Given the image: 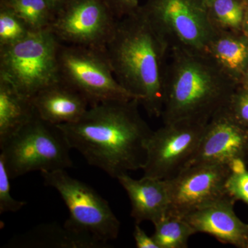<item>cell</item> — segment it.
Masks as SVG:
<instances>
[{"label":"cell","instance_id":"6da1fadb","mask_svg":"<svg viewBox=\"0 0 248 248\" xmlns=\"http://www.w3.org/2000/svg\"><path fill=\"white\" fill-rule=\"evenodd\" d=\"M140 104L135 99L99 103L77 122L58 126L88 164L117 179L146 164V145L154 130L140 115Z\"/></svg>","mask_w":248,"mask_h":248},{"label":"cell","instance_id":"7a4b0ae2","mask_svg":"<svg viewBox=\"0 0 248 248\" xmlns=\"http://www.w3.org/2000/svg\"><path fill=\"white\" fill-rule=\"evenodd\" d=\"M164 124H207L228 107L237 91L234 73L210 50L168 48L163 67Z\"/></svg>","mask_w":248,"mask_h":248},{"label":"cell","instance_id":"3957f363","mask_svg":"<svg viewBox=\"0 0 248 248\" xmlns=\"http://www.w3.org/2000/svg\"><path fill=\"white\" fill-rule=\"evenodd\" d=\"M169 48L140 7L118 19L105 46L116 79L150 117H161L163 67Z\"/></svg>","mask_w":248,"mask_h":248},{"label":"cell","instance_id":"277c9868","mask_svg":"<svg viewBox=\"0 0 248 248\" xmlns=\"http://www.w3.org/2000/svg\"><path fill=\"white\" fill-rule=\"evenodd\" d=\"M60 41L50 28L33 31L17 43L0 47V78L32 98L61 81Z\"/></svg>","mask_w":248,"mask_h":248},{"label":"cell","instance_id":"5b68a950","mask_svg":"<svg viewBox=\"0 0 248 248\" xmlns=\"http://www.w3.org/2000/svg\"><path fill=\"white\" fill-rule=\"evenodd\" d=\"M0 156L11 179L33 171H55L73 166L72 148L63 130L37 115L0 143Z\"/></svg>","mask_w":248,"mask_h":248},{"label":"cell","instance_id":"8992f818","mask_svg":"<svg viewBox=\"0 0 248 248\" xmlns=\"http://www.w3.org/2000/svg\"><path fill=\"white\" fill-rule=\"evenodd\" d=\"M140 9L169 48L210 50L221 32L206 0H147Z\"/></svg>","mask_w":248,"mask_h":248},{"label":"cell","instance_id":"52a82bcc","mask_svg":"<svg viewBox=\"0 0 248 248\" xmlns=\"http://www.w3.org/2000/svg\"><path fill=\"white\" fill-rule=\"evenodd\" d=\"M40 172L46 185L58 191L68 208L69 217L63 226L108 248V242L118 237L121 223L108 201L66 170Z\"/></svg>","mask_w":248,"mask_h":248},{"label":"cell","instance_id":"ba28073f","mask_svg":"<svg viewBox=\"0 0 248 248\" xmlns=\"http://www.w3.org/2000/svg\"><path fill=\"white\" fill-rule=\"evenodd\" d=\"M59 68L61 81L84 96L90 106L134 99L116 79L105 49L61 45Z\"/></svg>","mask_w":248,"mask_h":248},{"label":"cell","instance_id":"9c48e42d","mask_svg":"<svg viewBox=\"0 0 248 248\" xmlns=\"http://www.w3.org/2000/svg\"><path fill=\"white\" fill-rule=\"evenodd\" d=\"M206 125L181 121L153 131L146 145L143 176L169 180L177 175L193 158Z\"/></svg>","mask_w":248,"mask_h":248},{"label":"cell","instance_id":"30bf717a","mask_svg":"<svg viewBox=\"0 0 248 248\" xmlns=\"http://www.w3.org/2000/svg\"><path fill=\"white\" fill-rule=\"evenodd\" d=\"M117 20L106 0H69L49 28L60 42L105 49Z\"/></svg>","mask_w":248,"mask_h":248},{"label":"cell","instance_id":"8fae6325","mask_svg":"<svg viewBox=\"0 0 248 248\" xmlns=\"http://www.w3.org/2000/svg\"><path fill=\"white\" fill-rule=\"evenodd\" d=\"M231 170L229 165H192L166 180L169 196L167 215L184 218L229 197L226 184Z\"/></svg>","mask_w":248,"mask_h":248},{"label":"cell","instance_id":"7c38bea8","mask_svg":"<svg viewBox=\"0 0 248 248\" xmlns=\"http://www.w3.org/2000/svg\"><path fill=\"white\" fill-rule=\"evenodd\" d=\"M248 152V130L224 108L205 125L198 148L187 167L200 164L231 166L236 161L246 162Z\"/></svg>","mask_w":248,"mask_h":248},{"label":"cell","instance_id":"4fadbf2b","mask_svg":"<svg viewBox=\"0 0 248 248\" xmlns=\"http://www.w3.org/2000/svg\"><path fill=\"white\" fill-rule=\"evenodd\" d=\"M231 197L210 204L184 217L196 232L205 233L222 244L248 248V224L236 216Z\"/></svg>","mask_w":248,"mask_h":248},{"label":"cell","instance_id":"5bb4252c","mask_svg":"<svg viewBox=\"0 0 248 248\" xmlns=\"http://www.w3.org/2000/svg\"><path fill=\"white\" fill-rule=\"evenodd\" d=\"M127 192L131 204L130 215L135 223H157L167 215L169 196L166 180L144 177L135 179L128 173L117 178Z\"/></svg>","mask_w":248,"mask_h":248},{"label":"cell","instance_id":"9a60e30c","mask_svg":"<svg viewBox=\"0 0 248 248\" xmlns=\"http://www.w3.org/2000/svg\"><path fill=\"white\" fill-rule=\"evenodd\" d=\"M31 100L37 116L55 125L77 122L90 107L84 96L61 81L42 90Z\"/></svg>","mask_w":248,"mask_h":248},{"label":"cell","instance_id":"2e32d148","mask_svg":"<svg viewBox=\"0 0 248 248\" xmlns=\"http://www.w3.org/2000/svg\"><path fill=\"white\" fill-rule=\"evenodd\" d=\"M9 246L18 248H104V245L80 236L58 224H42L11 240Z\"/></svg>","mask_w":248,"mask_h":248},{"label":"cell","instance_id":"e0dca14e","mask_svg":"<svg viewBox=\"0 0 248 248\" xmlns=\"http://www.w3.org/2000/svg\"><path fill=\"white\" fill-rule=\"evenodd\" d=\"M36 115L31 98L23 95L9 81L0 78V143Z\"/></svg>","mask_w":248,"mask_h":248},{"label":"cell","instance_id":"ac0fdd59","mask_svg":"<svg viewBox=\"0 0 248 248\" xmlns=\"http://www.w3.org/2000/svg\"><path fill=\"white\" fill-rule=\"evenodd\" d=\"M0 4L14 11L32 31L48 29L56 15L46 0H0Z\"/></svg>","mask_w":248,"mask_h":248},{"label":"cell","instance_id":"d6986e66","mask_svg":"<svg viewBox=\"0 0 248 248\" xmlns=\"http://www.w3.org/2000/svg\"><path fill=\"white\" fill-rule=\"evenodd\" d=\"M155 226L153 238L159 248H186L196 231L185 218L166 215Z\"/></svg>","mask_w":248,"mask_h":248},{"label":"cell","instance_id":"ffe728a7","mask_svg":"<svg viewBox=\"0 0 248 248\" xmlns=\"http://www.w3.org/2000/svg\"><path fill=\"white\" fill-rule=\"evenodd\" d=\"M223 35L221 31L210 50L227 69L234 74L244 67L247 60V46L241 41Z\"/></svg>","mask_w":248,"mask_h":248},{"label":"cell","instance_id":"44dd1931","mask_svg":"<svg viewBox=\"0 0 248 248\" xmlns=\"http://www.w3.org/2000/svg\"><path fill=\"white\" fill-rule=\"evenodd\" d=\"M32 31L14 11L0 4V47L17 43Z\"/></svg>","mask_w":248,"mask_h":248},{"label":"cell","instance_id":"7402d4cb","mask_svg":"<svg viewBox=\"0 0 248 248\" xmlns=\"http://www.w3.org/2000/svg\"><path fill=\"white\" fill-rule=\"evenodd\" d=\"M209 9L217 25L236 29L242 24L244 9L240 0H210Z\"/></svg>","mask_w":248,"mask_h":248},{"label":"cell","instance_id":"603a6c76","mask_svg":"<svg viewBox=\"0 0 248 248\" xmlns=\"http://www.w3.org/2000/svg\"><path fill=\"white\" fill-rule=\"evenodd\" d=\"M231 172L227 179V194L234 201H241L248 205V169L247 164L238 161L231 166Z\"/></svg>","mask_w":248,"mask_h":248},{"label":"cell","instance_id":"cb8c5ba5","mask_svg":"<svg viewBox=\"0 0 248 248\" xmlns=\"http://www.w3.org/2000/svg\"><path fill=\"white\" fill-rule=\"evenodd\" d=\"M11 180L4 159L0 156V214L16 213L27 205V202L13 198L11 195Z\"/></svg>","mask_w":248,"mask_h":248},{"label":"cell","instance_id":"d4e9b609","mask_svg":"<svg viewBox=\"0 0 248 248\" xmlns=\"http://www.w3.org/2000/svg\"><path fill=\"white\" fill-rule=\"evenodd\" d=\"M226 109L236 122L248 130V88L238 89Z\"/></svg>","mask_w":248,"mask_h":248},{"label":"cell","instance_id":"484cf974","mask_svg":"<svg viewBox=\"0 0 248 248\" xmlns=\"http://www.w3.org/2000/svg\"><path fill=\"white\" fill-rule=\"evenodd\" d=\"M117 19L135 12L138 8L139 0H106Z\"/></svg>","mask_w":248,"mask_h":248},{"label":"cell","instance_id":"4316f807","mask_svg":"<svg viewBox=\"0 0 248 248\" xmlns=\"http://www.w3.org/2000/svg\"><path fill=\"white\" fill-rule=\"evenodd\" d=\"M133 236L138 248H159L155 242L153 236H148L140 226V224L135 223Z\"/></svg>","mask_w":248,"mask_h":248},{"label":"cell","instance_id":"83f0119b","mask_svg":"<svg viewBox=\"0 0 248 248\" xmlns=\"http://www.w3.org/2000/svg\"><path fill=\"white\" fill-rule=\"evenodd\" d=\"M46 1L57 14L59 10L61 9L63 5L66 4L69 0H46Z\"/></svg>","mask_w":248,"mask_h":248},{"label":"cell","instance_id":"f1b7e54d","mask_svg":"<svg viewBox=\"0 0 248 248\" xmlns=\"http://www.w3.org/2000/svg\"><path fill=\"white\" fill-rule=\"evenodd\" d=\"M246 164H247V166H248V155H247V158H246Z\"/></svg>","mask_w":248,"mask_h":248},{"label":"cell","instance_id":"f546056e","mask_svg":"<svg viewBox=\"0 0 248 248\" xmlns=\"http://www.w3.org/2000/svg\"><path fill=\"white\" fill-rule=\"evenodd\" d=\"M246 87L248 88V80H247V86H246Z\"/></svg>","mask_w":248,"mask_h":248},{"label":"cell","instance_id":"4dcf8cb0","mask_svg":"<svg viewBox=\"0 0 248 248\" xmlns=\"http://www.w3.org/2000/svg\"><path fill=\"white\" fill-rule=\"evenodd\" d=\"M207 1V2H208V1H210V0H206Z\"/></svg>","mask_w":248,"mask_h":248},{"label":"cell","instance_id":"1f68e13d","mask_svg":"<svg viewBox=\"0 0 248 248\" xmlns=\"http://www.w3.org/2000/svg\"></svg>","mask_w":248,"mask_h":248}]
</instances>
